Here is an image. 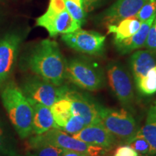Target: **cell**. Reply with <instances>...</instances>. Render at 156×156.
<instances>
[{
    "mask_svg": "<svg viewBox=\"0 0 156 156\" xmlns=\"http://www.w3.org/2000/svg\"><path fill=\"white\" fill-rule=\"evenodd\" d=\"M155 65V52L147 49L134 52L130 58V67L135 83L143 77Z\"/></svg>",
    "mask_w": 156,
    "mask_h": 156,
    "instance_id": "16",
    "label": "cell"
},
{
    "mask_svg": "<svg viewBox=\"0 0 156 156\" xmlns=\"http://www.w3.org/2000/svg\"><path fill=\"white\" fill-rule=\"evenodd\" d=\"M147 0H116L97 18L108 25H116L122 20L137 14Z\"/></svg>",
    "mask_w": 156,
    "mask_h": 156,
    "instance_id": "11",
    "label": "cell"
},
{
    "mask_svg": "<svg viewBox=\"0 0 156 156\" xmlns=\"http://www.w3.org/2000/svg\"><path fill=\"white\" fill-rule=\"evenodd\" d=\"M155 17L156 15L152 16L151 18L147 20L142 22L139 30L133 36L124 39V40L114 41L115 47H116L117 51L120 54L124 55V54L130 53L138 48L144 47L150 28L153 25Z\"/></svg>",
    "mask_w": 156,
    "mask_h": 156,
    "instance_id": "14",
    "label": "cell"
},
{
    "mask_svg": "<svg viewBox=\"0 0 156 156\" xmlns=\"http://www.w3.org/2000/svg\"><path fill=\"white\" fill-rule=\"evenodd\" d=\"M44 141L66 150L85 154L88 156H106L109 151L91 145L70 136L60 129H51L42 134H38Z\"/></svg>",
    "mask_w": 156,
    "mask_h": 156,
    "instance_id": "7",
    "label": "cell"
},
{
    "mask_svg": "<svg viewBox=\"0 0 156 156\" xmlns=\"http://www.w3.org/2000/svg\"><path fill=\"white\" fill-rule=\"evenodd\" d=\"M106 38V36L95 31L80 28L62 36V41L69 48L83 54L98 56L104 52Z\"/></svg>",
    "mask_w": 156,
    "mask_h": 156,
    "instance_id": "8",
    "label": "cell"
},
{
    "mask_svg": "<svg viewBox=\"0 0 156 156\" xmlns=\"http://www.w3.org/2000/svg\"><path fill=\"white\" fill-rule=\"evenodd\" d=\"M153 156H156V155H153Z\"/></svg>",
    "mask_w": 156,
    "mask_h": 156,
    "instance_id": "34",
    "label": "cell"
},
{
    "mask_svg": "<svg viewBox=\"0 0 156 156\" xmlns=\"http://www.w3.org/2000/svg\"><path fill=\"white\" fill-rule=\"evenodd\" d=\"M69 1L73 2L76 3L77 5L80 6L81 7H83V0H69Z\"/></svg>",
    "mask_w": 156,
    "mask_h": 156,
    "instance_id": "33",
    "label": "cell"
},
{
    "mask_svg": "<svg viewBox=\"0 0 156 156\" xmlns=\"http://www.w3.org/2000/svg\"><path fill=\"white\" fill-rule=\"evenodd\" d=\"M2 101L9 120L22 139L33 132L34 108L20 88L9 83L2 92Z\"/></svg>",
    "mask_w": 156,
    "mask_h": 156,
    "instance_id": "2",
    "label": "cell"
},
{
    "mask_svg": "<svg viewBox=\"0 0 156 156\" xmlns=\"http://www.w3.org/2000/svg\"><path fill=\"white\" fill-rule=\"evenodd\" d=\"M50 108L54 121L62 129L73 116L71 103L67 98H62L54 103Z\"/></svg>",
    "mask_w": 156,
    "mask_h": 156,
    "instance_id": "19",
    "label": "cell"
},
{
    "mask_svg": "<svg viewBox=\"0 0 156 156\" xmlns=\"http://www.w3.org/2000/svg\"><path fill=\"white\" fill-rule=\"evenodd\" d=\"M142 23L135 16L122 20L116 25H108L109 34H114V41H122L135 34Z\"/></svg>",
    "mask_w": 156,
    "mask_h": 156,
    "instance_id": "17",
    "label": "cell"
},
{
    "mask_svg": "<svg viewBox=\"0 0 156 156\" xmlns=\"http://www.w3.org/2000/svg\"><path fill=\"white\" fill-rule=\"evenodd\" d=\"M103 0H83V7L85 12L93 10L100 5Z\"/></svg>",
    "mask_w": 156,
    "mask_h": 156,
    "instance_id": "29",
    "label": "cell"
},
{
    "mask_svg": "<svg viewBox=\"0 0 156 156\" xmlns=\"http://www.w3.org/2000/svg\"><path fill=\"white\" fill-rule=\"evenodd\" d=\"M156 120V101L153 103L150 108L147 112V120L146 121H153Z\"/></svg>",
    "mask_w": 156,
    "mask_h": 156,
    "instance_id": "30",
    "label": "cell"
},
{
    "mask_svg": "<svg viewBox=\"0 0 156 156\" xmlns=\"http://www.w3.org/2000/svg\"><path fill=\"white\" fill-rule=\"evenodd\" d=\"M30 156H62L66 150L43 140L38 134L30 140Z\"/></svg>",
    "mask_w": 156,
    "mask_h": 156,
    "instance_id": "18",
    "label": "cell"
},
{
    "mask_svg": "<svg viewBox=\"0 0 156 156\" xmlns=\"http://www.w3.org/2000/svg\"><path fill=\"white\" fill-rule=\"evenodd\" d=\"M21 37L17 34H7L0 39V83L9 77L16 61Z\"/></svg>",
    "mask_w": 156,
    "mask_h": 156,
    "instance_id": "12",
    "label": "cell"
},
{
    "mask_svg": "<svg viewBox=\"0 0 156 156\" xmlns=\"http://www.w3.org/2000/svg\"><path fill=\"white\" fill-rule=\"evenodd\" d=\"M85 126H86L85 123L81 116H77V115H73L68 120V122L66 123L64 127L62 128V130L73 135L79 132Z\"/></svg>",
    "mask_w": 156,
    "mask_h": 156,
    "instance_id": "24",
    "label": "cell"
},
{
    "mask_svg": "<svg viewBox=\"0 0 156 156\" xmlns=\"http://www.w3.org/2000/svg\"><path fill=\"white\" fill-rule=\"evenodd\" d=\"M66 77L80 88L96 91L105 83L102 67L86 56H75L67 61Z\"/></svg>",
    "mask_w": 156,
    "mask_h": 156,
    "instance_id": "3",
    "label": "cell"
},
{
    "mask_svg": "<svg viewBox=\"0 0 156 156\" xmlns=\"http://www.w3.org/2000/svg\"><path fill=\"white\" fill-rule=\"evenodd\" d=\"M27 67L35 75L55 85H62L67 74V60L57 43L44 39L37 44L25 58Z\"/></svg>",
    "mask_w": 156,
    "mask_h": 156,
    "instance_id": "1",
    "label": "cell"
},
{
    "mask_svg": "<svg viewBox=\"0 0 156 156\" xmlns=\"http://www.w3.org/2000/svg\"><path fill=\"white\" fill-rule=\"evenodd\" d=\"M107 77L112 92L123 106L132 108L134 102V85L129 73L119 62H109L106 68Z\"/></svg>",
    "mask_w": 156,
    "mask_h": 156,
    "instance_id": "6",
    "label": "cell"
},
{
    "mask_svg": "<svg viewBox=\"0 0 156 156\" xmlns=\"http://www.w3.org/2000/svg\"><path fill=\"white\" fill-rule=\"evenodd\" d=\"M156 15V0H147L135 17L142 23Z\"/></svg>",
    "mask_w": 156,
    "mask_h": 156,
    "instance_id": "25",
    "label": "cell"
},
{
    "mask_svg": "<svg viewBox=\"0 0 156 156\" xmlns=\"http://www.w3.org/2000/svg\"><path fill=\"white\" fill-rule=\"evenodd\" d=\"M87 143L99 146L110 151L116 145V138L101 123L85 126L79 132L72 135Z\"/></svg>",
    "mask_w": 156,
    "mask_h": 156,
    "instance_id": "13",
    "label": "cell"
},
{
    "mask_svg": "<svg viewBox=\"0 0 156 156\" xmlns=\"http://www.w3.org/2000/svg\"><path fill=\"white\" fill-rule=\"evenodd\" d=\"M64 1H65L66 9L69 15L77 22L79 23L81 26L85 24V20H86V12L83 7L69 0H64Z\"/></svg>",
    "mask_w": 156,
    "mask_h": 156,
    "instance_id": "23",
    "label": "cell"
},
{
    "mask_svg": "<svg viewBox=\"0 0 156 156\" xmlns=\"http://www.w3.org/2000/svg\"><path fill=\"white\" fill-rule=\"evenodd\" d=\"M62 156H88L85 154L80 153L77 152L75 151H65L64 153L62 154Z\"/></svg>",
    "mask_w": 156,
    "mask_h": 156,
    "instance_id": "32",
    "label": "cell"
},
{
    "mask_svg": "<svg viewBox=\"0 0 156 156\" xmlns=\"http://www.w3.org/2000/svg\"><path fill=\"white\" fill-rule=\"evenodd\" d=\"M136 85L140 94L152 95L156 93V65L151 68L147 74L136 82Z\"/></svg>",
    "mask_w": 156,
    "mask_h": 156,
    "instance_id": "20",
    "label": "cell"
},
{
    "mask_svg": "<svg viewBox=\"0 0 156 156\" xmlns=\"http://www.w3.org/2000/svg\"><path fill=\"white\" fill-rule=\"evenodd\" d=\"M145 47L147 50L156 52V17L155 20L150 28L147 39L145 44Z\"/></svg>",
    "mask_w": 156,
    "mask_h": 156,
    "instance_id": "26",
    "label": "cell"
},
{
    "mask_svg": "<svg viewBox=\"0 0 156 156\" xmlns=\"http://www.w3.org/2000/svg\"><path fill=\"white\" fill-rule=\"evenodd\" d=\"M127 145L140 155L151 156V145L147 140L139 132H136V135L128 142Z\"/></svg>",
    "mask_w": 156,
    "mask_h": 156,
    "instance_id": "22",
    "label": "cell"
},
{
    "mask_svg": "<svg viewBox=\"0 0 156 156\" xmlns=\"http://www.w3.org/2000/svg\"><path fill=\"white\" fill-rule=\"evenodd\" d=\"M2 154H7V151L5 150V142H4L3 130L0 124V155H2Z\"/></svg>",
    "mask_w": 156,
    "mask_h": 156,
    "instance_id": "31",
    "label": "cell"
},
{
    "mask_svg": "<svg viewBox=\"0 0 156 156\" xmlns=\"http://www.w3.org/2000/svg\"><path fill=\"white\" fill-rule=\"evenodd\" d=\"M69 87L64 84L55 85L35 75L25 80L21 90L29 101L51 107L56 101L65 98Z\"/></svg>",
    "mask_w": 156,
    "mask_h": 156,
    "instance_id": "4",
    "label": "cell"
},
{
    "mask_svg": "<svg viewBox=\"0 0 156 156\" xmlns=\"http://www.w3.org/2000/svg\"><path fill=\"white\" fill-rule=\"evenodd\" d=\"M29 101V100H28ZM34 108L33 117V132L36 134H42L51 129H60L54 119L50 107L41 103L29 101Z\"/></svg>",
    "mask_w": 156,
    "mask_h": 156,
    "instance_id": "15",
    "label": "cell"
},
{
    "mask_svg": "<svg viewBox=\"0 0 156 156\" xmlns=\"http://www.w3.org/2000/svg\"><path fill=\"white\" fill-rule=\"evenodd\" d=\"M36 24L46 29L51 37L69 34L81 28L80 24L69 15L67 9L58 14L44 13L37 19Z\"/></svg>",
    "mask_w": 156,
    "mask_h": 156,
    "instance_id": "10",
    "label": "cell"
},
{
    "mask_svg": "<svg viewBox=\"0 0 156 156\" xmlns=\"http://www.w3.org/2000/svg\"><path fill=\"white\" fill-rule=\"evenodd\" d=\"M64 98H67L71 103L73 115L81 116L86 126L101 122V114L104 106H101L92 96L69 87Z\"/></svg>",
    "mask_w": 156,
    "mask_h": 156,
    "instance_id": "9",
    "label": "cell"
},
{
    "mask_svg": "<svg viewBox=\"0 0 156 156\" xmlns=\"http://www.w3.org/2000/svg\"><path fill=\"white\" fill-rule=\"evenodd\" d=\"M114 156H139V154L129 145H124L116 148Z\"/></svg>",
    "mask_w": 156,
    "mask_h": 156,
    "instance_id": "28",
    "label": "cell"
},
{
    "mask_svg": "<svg viewBox=\"0 0 156 156\" xmlns=\"http://www.w3.org/2000/svg\"><path fill=\"white\" fill-rule=\"evenodd\" d=\"M100 123L116 138L117 141L126 145L138 131L137 124L133 116L124 108L104 107Z\"/></svg>",
    "mask_w": 156,
    "mask_h": 156,
    "instance_id": "5",
    "label": "cell"
},
{
    "mask_svg": "<svg viewBox=\"0 0 156 156\" xmlns=\"http://www.w3.org/2000/svg\"><path fill=\"white\" fill-rule=\"evenodd\" d=\"M66 9L64 0H50L49 5L46 12L48 14H58Z\"/></svg>",
    "mask_w": 156,
    "mask_h": 156,
    "instance_id": "27",
    "label": "cell"
},
{
    "mask_svg": "<svg viewBox=\"0 0 156 156\" xmlns=\"http://www.w3.org/2000/svg\"><path fill=\"white\" fill-rule=\"evenodd\" d=\"M151 145V156L156 155V120L146 121V124L138 129Z\"/></svg>",
    "mask_w": 156,
    "mask_h": 156,
    "instance_id": "21",
    "label": "cell"
}]
</instances>
